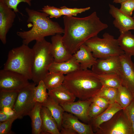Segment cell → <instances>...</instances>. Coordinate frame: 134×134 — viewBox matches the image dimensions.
I'll return each mask as SVG.
<instances>
[{
	"label": "cell",
	"mask_w": 134,
	"mask_h": 134,
	"mask_svg": "<svg viewBox=\"0 0 134 134\" xmlns=\"http://www.w3.org/2000/svg\"><path fill=\"white\" fill-rule=\"evenodd\" d=\"M63 18L64 27L63 41L72 55L87 41L97 36L108 27L107 24L101 21L95 11L84 17L64 16Z\"/></svg>",
	"instance_id": "obj_1"
},
{
	"label": "cell",
	"mask_w": 134,
	"mask_h": 134,
	"mask_svg": "<svg viewBox=\"0 0 134 134\" xmlns=\"http://www.w3.org/2000/svg\"><path fill=\"white\" fill-rule=\"evenodd\" d=\"M62 85L82 100L93 98L102 87L98 75L88 69H80L66 74Z\"/></svg>",
	"instance_id": "obj_2"
},
{
	"label": "cell",
	"mask_w": 134,
	"mask_h": 134,
	"mask_svg": "<svg viewBox=\"0 0 134 134\" xmlns=\"http://www.w3.org/2000/svg\"><path fill=\"white\" fill-rule=\"evenodd\" d=\"M25 11L28 16L27 22L32 23L33 26L28 31L17 32V35L22 39L23 44L28 45L33 41L64 33V29L57 22L50 19L46 13L28 7L26 8Z\"/></svg>",
	"instance_id": "obj_3"
},
{
	"label": "cell",
	"mask_w": 134,
	"mask_h": 134,
	"mask_svg": "<svg viewBox=\"0 0 134 134\" xmlns=\"http://www.w3.org/2000/svg\"><path fill=\"white\" fill-rule=\"evenodd\" d=\"M51 43L45 39L36 41L33 51L32 80L36 84L43 80L49 72V68L54 62L51 52Z\"/></svg>",
	"instance_id": "obj_4"
},
{
	"label": "cell",
	"mask_w": 134,
	"mask_h": 134,
	"mask_svg": "<svg viewBox=\"0 0 134 134\" xmlns=\"http://www.w3.org/2000/svg\"><path fill=\"white\" fill-rule=\"evenodd\" d=\"M33 58L32 48L23 44L9 51L3 69L18 72L32 79Z\"/></svg>",
	"instance_id": "obj_5"
},
{
	"label": "cell",
	"mask_w": 134,
	"mask_h": 134,
	"mask_svg": "<svg viewBox=\"0 0 134 134\" xmlns=\"http://www.w3.org/2000/svg\"><path fill=\"white\" fill-rule=\"evenodd\" d=\"M102 38L97 36L87 41L85 44L90 49L93 56L100 59L114 56H120L124 53L120 47L117 39L108 33H105Z\"/></svg>",
	"instance_id": "obj_6"
},
{
	"label": "cell",
	"mask_w": 134,
	"mask_h": 134,
	"mask_svg": "<svg viewBox=\"0 0 134 134\" xmlns=\"http://www.w3.org/2000/svg\"><path fill=\"white\" fill-rule=\"evenodd\" d=\"M96 131V134H133L131 123L127 119L123 109L102 124Z\"/></svg>",
	"instance_id": "obj_7"
},
{
	"label": "cell",
	"mask_w": 134,
	"mask_h": 134,
	"mask_svg": "<svg viewBox=\"0 0 134 134\" xmlns=\"http://www.w3.org/2000/svg\"><path fill=\"white\" fill-rule=\"evenodd\" d=\"M36 84L30 83L19 92L13 110L18 119L29 115L36 102L34 97V88Z\"/></svg>",
	"instance_id": "obj_8"
},
{
	"label": "cell",
	"mask_w": 134,
	"mask_h": 134,
	"mask_svg": "<svg viewBox=\"0 0 134 134\" xmlns=\"http://www.w3.org/2000/svg\"><path fill=\"white\" fill-rule=\"evenodd\" d=\"M28 80L20 73L1 69L0 71V91H19L30 83Z\"/></svg>",
	"instance_id": "obj_9"
},
{
	"label": "cell",
	"mask_w": 134,
	"mask_h": 134,
	"mask_svg": "<svg viewBox=\"0 0 134 134\" xmlns=\"http://www.w3.org/2000/svg\"><path fill=\"white\" fill-rule=\"evenodd\" d=\"M119 57L120 67L118 74L121 85L134 93V63L131 57L124 53Z\"/></svg>",
	"instance_id": "obj_10"
},
{
	"label": "cell",
	"mask_w": 134,
	"mask_h": 134,
	"mask_svg": "<svg viewBox=\"0 0 134 134\" xmlns=\"http://www.w3.org/2000/svg\"><path fill=\"white\" fill-rule=\"evenodd\" d=\"M120 67L119 56H114L103 59H97L92 70L98 75L115 73L118 74Z\"/></svg>",
	"instance_id": "obj_11"
},
{
	"label": "cell",
	"mask_w": 134,
	"mask_h": 134,
	"mask_svg": "<svg viewBox=\"0 0 134 134\" xmlns=\"http://www.w3.org/2000/svg\"><path fill=\"white\" fill-rule=\"evenodd\" d=\"M16 13L12 9L0 2V39L4 44L6 43V35L13 25Z\"/></svg>",
	"instance_id": "obj_12"
},
{
	"label": "cell",
	"mask_w": 134,
	"mask_h": 134,
	"mask_svg": "<svg viewBox=\"0 0 134 134\" xmlns=\"http://www.w3.org/2000/svg\"><path fill=\"white\" fill-rule=\"evenodd\" d=\"M92 98L60 105L65 111L71 113L81 120L87 122L91 120L88 112Z\"/></svg>",
	"instance_id": "obj_13"
},
{
	"label": "cell",
	"mask_w": 134,
	"mask_h": 134,
	"mask_svg": "<svg viewBox=\"0 0 134 134\" xmlns=\"http://www.w3.org/2000/svg\"><path fill=\"white\" fill-rule=\"evenodd\" d=\"M109 13L114 19L113 24L120 33L134 30V18L121 12L119 9L109 4Z\"/></svg>",
	"instance_id": "obj_14"
},
{
	"label": "cell",
	"mask_w": 134,
	"mask_h": 134,
	"mask_svg": "<svg viewBox=\"0 0 134 134\" xmlns=\"http://www.w3.org/2000/svg\"><path fill=\"white\" fill-rule=\"evenodd\" d=\"M61 34H57L53 35L51 38L50 51L54 62L57 63L67 61L72 57L64 45Z\"/></svg>",
	"instance_id": "obj_15"
},
{
	"label": "cell",
	"mask_w": 134,
	"mask_h": 134,
	"mask_svg": "<svg viewBox=\"0 0 134 134\" xmlns=\"http://www.w3.org/2000/svg\"><path fill=\"white\" fill-rule=\"evenodd\" d=\"M62 127L69 128L79 134H94L91 125L83 123L73 114L64 112L62 121Z\"/></svg>",
	"instance_id": "obj_16"
},
{
	"label": "cell",
	"mask_w": 134,
	"mask_h": 134,
	"mask_svg": "<svg viewBox=\"0 0 134 134\" xmlns=\"http://www.w3.org/2000/svg\"><path fill=\"white\" fill-rule=\"evenodd\" d=\"M73 55L79 63L81 69L92 68L96 62L97 59L93 56L90 49L85 43L82 45Z\"/></svg>",
	"instance_id": "obj_17"
},
{
	"label": "cell",
	"mask_w": 134,
	"mask_h": 134,
	"mask_svg": "<svg viewBox=\"0 0 134 134\" xmlns=\"http://www.w3.org/2000/svg\"><path fill=\"white\" fill-rule=\"evenodd\" d=\"M123 109L121 106L116 102L110 104L102 113L91 119V125L96 131L101 125L109 120L117 113Z\"/></svg>",
	"instance_id": "obj_18"
},
{
	"label": "cell",
	"mask_w": 134,
	"mask_h": 134,
	"mask_svg": "<svg viewBox=\"0 0 134 134\" xmlns=\"http://www.w3.org/2000/svg\"><path fill=\"white\" fill-rule=\"evenodd\" d=\"M41 111L42 122L41 134H60L57 122L49 110L42 106Z\"/></svg>",
	"instance_id": "obj_19"
},
{
	"label": "cell",
	"mask_w": 134,
	"mask_h": 134,
	"mask_svg": "<svg viewBox=\"0 0 134 134\" xmlns=\"http://www.w3.org/2000/svg\"><path fill=\"white\" fill-rule=\"evenodd\" d=\"M80 69V64L72 55V57L68 60L63 62H54L50 67V72L67 74Z\"/></svg>",
	"instance_id": "obj_20"
},
{
	"label": "cell",
	"mask_w": 134,
	"mask_h": 134,
	"mask_svg": "<svg viewBox=\"0 0 134 134\" xmlns=\"http://www.w3.org/2000/svg\"><path fill=\"white\" fill-rule=\"evenodd\" d=\"M49 96L60 104L74 102L76 97L63 85L53 89L48 90Z\"/></svg>",
	"instance_id": "obj_21"
},
{
	"label": "cell",
	"mask_w": 134,
	"mask_h": 134,
	"mask_svg": "<svg viewBox=\"0 0 134 134\" xmlns=\"http://www.w3.org/2000/svg\"><path fill=\"white\" fill-rule=\"evenodd\" d=\"M42 105L47 108L55 120L60 131L62 127V121L65 111L61 105L53 98L49 96Z\"/></svg>",
	"instance_id": "obj_22"
},
{
	"label": "cell",
	"mask_w": 134,
	"mask_h": 134,
	"mask_svg": "<svg viewBox=\"0 0 134 134\" xmlns=\"http://www.w3.org/2000/svg\"><path fill=\"white\" fill-rule=\"evenodd\" d=\"M42 106V103L36 102L28 115L31 120L33 134H41L42 122L41 111Z\"/></svg>",
	"instance_id": "obj_23"
},
{
	"label": "cell",
	"mask_w": 134,
	"mask_h": 134,
	"mask_svg": "<svg viewBox=\"0 0 134 134\" xmlns=\"http://www.w3.org/2000/svg\"><path fill=\"white\" fill-rule=\"evenodd\" d=\"M117 40L119 45L124 53L134 56V35L130 31L120 33Z\"/></svg>",
	"instance_id": "obj_24"
},
{
	"label": "cell",
	"mask_w": 134,
	"mask_h": 134,
	"mask_svg": "<svg viewBox=\"0 0 134 134\" xmlns=\"http://www.w3.org/2000/svg\"><path fill=\"white\" fill-rule=\"evenodd\" d=\"M19 91H0V111L13 110Z\"/></svg>",
	"instance_id": "obj_25"
},
{
	"label": "cell",
	"mask_w": 134,
	"mask_h": 134,
	"mask_svg": "<svg viewBox=\"0 0 134 134\" xmlns=\"http://www.w3.org/2000/svg\"><path fill=\"white\" fill-rule=\"evenodd\" d=\"M65 77L62 73L49 72L43 81L47 89L50 90L62 85Z\"/></svg>",
	"instance_id": "obj_26"
},
{
	"label": "cell",
	"mask_w": 134,
	"mask_h": 134,
	"mask_svg": "<svg viewBox=\"0 0 134 134\" xmlns=\"http://www.w3.org/2000/svg\"><path fill=\"white\" fill-rule=\"evenodd\" d=\"M134 99L132 93L125 87L121 85L118 88L116 102L123 109L128 106Z\"/></svg>",
	"instance_id": "obj_27"
},
{
	"label": "cell",
	"mask_w": 134,
	"mask_h": 134,
	"mask_svg": "<svg viewBox=\"0 0 134 134\" xmlns=\"http://www.w3.org/2000/svg\"><path fill=\"white\" fill-rule=\"evenodd\" d=\"M98 75L103 86L118 88L121 85L118 73H113Z\"/></svg>",
	"instance_id": "obj_28"
},
{
	"label": "cell",
	"mask_w": 134,
	"mask_h": 134,
	"mask_svg": "<svg viewBox=\"0 0 134 134\" xmlns=\"http://www.w3.org/2000/svg\"><path fill=\"white\" fill-rule=\"evenodd\" d=\"M118 88L102 86L96 96L106 100L111 104L116 102Z\"/></svg>",
	"instance_id": "obj_29"
},
{
	"label": "cell",
	"mask_w": 134,
	"mask_h": 134,
	"mask_svg": "<svg viewBox=\"0 0 134 134\" xmlns=\"http://www.w3.org/2000/svg\"><path fill=\"white\" fill-rule=\"evenodd\" d=\"M47 89L43 81H40L34 89V97L36 102L43 103L46 101L49 96Z\"/></svg>",
	"instance_id": "obj_30"
},
{
	"label": "cell",
	"mask_w": 134,
	"mask_h": 134,
	"mask_svg": "<svg viewBox=\"0 0 134 134\" xmlns=\"http://www.w3.org/2000/svg\"><path fill=\"white\" fill-rule=\"evenodd\" d=\"M62 15L67 16H76L79 13L88 10L90 8V7L83 8H68L65 6L61 7L60 8Z\"/></svg>",
	"instance_id": "obj_31"
},
{
	"label": "cell",
	"mask_w": 134,
	"mask_h": 134,
	"mask_svg": "<svg viewBox=\"0 0 134 134\" xmlns=\"http://www.w3.org/2000/svg\"><path fill=\"white\" fill-rule=\"evenodd\" d=\"M32 0H0V2H2L8 7L12 9L16 13H20L17 8L18 4L21 2H23L27 3L29 6L31 5Z\"/></svg>",
	"instance_id": "obj_32"
},
{
	"label": "cell",
	"mask_w": 134,
	"mask_h": 134,
	"mask_svg": "<svg viewBox=\"0 0 134 134\" xmlns=\"http://www.w3.org/2000/svg\"><path fill=\"white\" fill-rule=\"evenodd\" d=\"M40 11L49 15L50 18H57L62 15L60 8L53 6H45Z\"/></svg>",
	"instance_id": "obj_33"
},
{
	"label": "cell",
	"mask_w": 134,
	"mask_h": 134,
	"mask_svg": "<svg viewBox=\"0 0 134 134\" xmlns=\"http://www.w3.org/2000/svg\"><path fill=\"white\" fill-rule=\"evenodd\" d=\"M121 4L120 10L126 14L131 16L134 11V0H128Z\"/></svg>",
	"instance_id": "obj_34"
},
{
	"label": "cell",
	"mask_w": 134,
	"mask_h": 134,
	"mask_svg": "<svg viewBox=\"0 0 134 134\" xmlns=\"http://www.w3.org/2000/svg\"><path fill=\"white\" fill-rule=\"evenodd\" d=\"M18 118L16 117L6 121L0 122V134H9L11 133L12 124L14 121Z\"/></svg>",
	"instance_id": "obj_35"
},
{
	"label": "cell",
	"mask_w": 134,
	"mask_h": 134,
	"mask_svg": "<svg viewBox=\"0 0 134 134\" xmlns=\"http://www.w3.org/2000/svg\"><path fill=\"white\" fill-rule=\"evenodd\" d=\"M123 110L128 121L131 124L134 122V99Z\"/></svg>",
	"instance_id": "obj_36"
},
{
	"label": "cell",
	"mask_w": 134,
	"mask_h": 134,
	"mask_svg": "<svg viewBox=\"0 0 134 134\" xmlns=\"http://www.w3.org/2000/svg\"><path fill=\"white\" fill-rule=\"evenodd\" d=\"M105 109L92 102L89 110V117L91 119L94 118L102 113Z\"/></svg>",
	"instance_id": "obj_37"
},
{
	"label": "cell",
	"mask_w": 134,
	"mask_h": 134,
	"mask_svg": "<svg viewBox=\"0 0 134 134\" xmlns=\"http://www.w3.org/2000/svg\"><path fill=\"white\" fill-rule=\"evenodd\" d=\"M92 102L100 107L106 109L109 104L108 101L102 98L95 96L92 98Z\"/></svg>",
	"instance_id": "obj_38"
},
{
	"label": "cell",
	"mask_w": 134,
	"mask_h": 134,
	"mask_svg": "<svg viewBox=\"0 0 134 134\" xmlns=\"http://www.w3.org/2000/svg\"><path fill=\"white\" fill-rule=\"evenodd\" d=\"M16 117H18V118L17 114L14 110L11 112H8L0 111V122L6 121Z\"/></svg>",
	"instance_id": "obj_39"
},
{
	"label": "cell",
	"mask_w": 134,
	"mask_h": 134,
	"mask_svg": "<svg viewBox=\"0 0 134 134\" xmlns=\"http://www.w3.org/2000/svg\"><path fill=\"white\" fill-rule=\"evenodd\" d=\"M60 134H77L75 131L69 128L62 127L60 131Z\"/></svg>",
	"instance_id": "obj_40"
},
{
	"label": "cell",
	"mask_w": 134,
	"mask_h": 134,
	"mask_svg": "<svg viewBox=\"0 0 134 134\" xmlns=\"http://www.w3.org/2000/svg\"><path fill=\"white\" fill-rule=\"evenodd\" d=\"M115 3H120L121 4L128 0H112Z\"/></svg>",
	"instance_id": "obj_41"
},
{
	"label": "cell",
	"mask_w": 134,
	"mask_h": 134,
	"mask_svg": "<svg viewBox=\"0 0 134 134\" xmlns=\"http://www.w3.org/2000/svg\"><path fill=\"white\" fill-rule=\"evenodd\" d=\"M131 127L133 134H134V122L132 123Z\"/></svg>",
	"instance_id": "obj_42"
},
{
	"label": "cell",
	"mask_w": 134,
	"mask_h": 134,
	"mask_svg": "<svg viewBox=\"0 0 134 134\" xmlns=\"http://www.w3.org/2000/svg\"><path fill=\"white\" fill-rule=\"evenodd\" d=\"M132 94L133 95V97H134V93H132Z\"/></svg>",
	"instance_id": "obj_43"
},
{
	"label": "cell",
	"mask_w": 134,
	"mask_h": 134,
	"mask_svg": "<svg viewBox=\"0 0 134 134\" xmlns=\"http://www.w3.org/2000/svg\"><path fill=\"white\" fill-rule=\"evenodd\" d=\"M133 17L134 18V13L133 14Z\"/></svg>",
	"instance_id": "obj_44"
},
{
	"label": "cell",
	"mask_w": 134,
	"mask_h": 134,
	"mask_svg": "<svg viewBox=\"0 0 134 134\" xmlns=\"http://www.w3.org/2000/svg\"></svg>",
	"instance_id": "obj_45"
}]
</instances>
